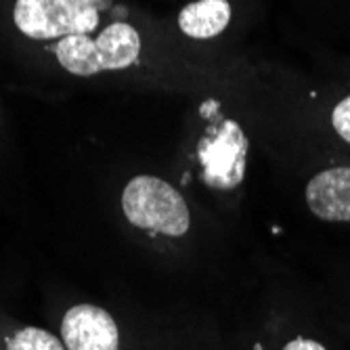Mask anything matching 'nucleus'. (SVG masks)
Returning a JSON list of instances; mask_svg holds the SVG:
<instances>
[{
  "label": "nucleus",
  "instance_id": "423d86ee",
  "mask_svg": "<svg viewBox=\"0 0 350 350\" xmlns=\"http://www.w3.org/2000/svg\"><path fill=\"white\" fill-rule=\"evenodd\" d=\"M308 210L321 220L350 222V168H329L306 185Z\"/></svg>",
  "mask_w": 350,
  "mask_h": 350
},
{
  "label": "nucleus",
  "instance_id": "f03ea898",
  "mask_svg": "<svg viewBox=\"0 0 350 350\" xmlns=\"http://www.w3.org/2000/svg\"><path fill=\"white\" fill-rule=\"evenodd\" d=\"M122 210L139 229L180 237L189 231V208L178 191L157 176H135L122 193Z\"/></svg>",
  "mask_w": 350,
  "mask_h": 350
},
{
  "label": "nucleus",
  "instance_id": "39448f33",
  "mask_svg": "<svg viewBox=\"0 0 350 350\" xmlns=\"http://www.w3.org/2000/svg\"><path fill=\"white\" fill-rule=\"evenodd\" d=\"M63 344L68 350H118L120 334L111 314L99 306H72L61 323Z\"/></svg>",
  "mask_w": 350,
  "mask_h": 350
},
{
  "label": "nucleus",
  "instance_id": "f257e3e1",
  "mask_svg": "<svg viewBox=\"0 0 350 350\" xmlns=\"http://www.w3.org/2000/svg\"><path fill=\"white\" fill-rule=\"evenodd\" d=\"M55 53L59 63L70 74L94 76L99 72L124 70L133 66L141 53V38L133 25L116 21L107 25L94 40L88 34L61 38V42L55 46Z\"/></svg>",
  "mask_w": 350,
  "mask_h": 350
},
{
  "label": "nucleus",
  "instance_id": "7ed1b4c3",
  "mask_svg": "<svg viewBox=\"0 0 350 350\" xmlns=\"http://www.w3.org/2000/svg\"><path fill=\"white\" fill-rule=\"evenodd\" d=\"M101 0H17L13 19L34 40L90 34L99 25Z\"/></svg>",
  "mask_w": 350,
  "mask_h": 350
},
{
  "label": "nucleus",
  "instance_id": "6e6552de",
  "mask_svg": "<svg viewBox=\"0 0 350 350\" xmlns=\"http://www.w3.org/2000/svg\"><path fill=\"white\" fill-rule=\"evenodd\" d=\"M7 350H66L51 332L38 329V327H23L17 332L9 344Z\"/></svg>",
  "mask_w": 350,
  "mask_h": 350
},
{
  "label": "nucleus",
  "instance_id": "9d476101",
  "mask_svg": "<svg viewBox=\"0 0 350 350\" xmlns=\"http://www.w3.org/2000/svg\"><path fill=\"white\" fill-rule=\"evenodd\" d=\"M283 350H325L319 342L314 340H304V338H296L292 340L288 346H285Z\"/></svg>",
  "mask_w": 350,
  "mask_h": 350
},
{
  "label": "nucleus",
  "instance_id": "1a4fd4ad",
  "mask_svg": "<svg viewBox=\"0 0 350 350\" xmlns=\"http://www.w3.org/2000/svg\"><path fill=\"white\" fill-rule=\"evenodd\" d=\"M332 124L336 133L346 141L350 143V97H346L344 101H340L332 113Z\"/></svg>",
  "mask_w": 350,
  "mask_h": 350
},
{
  "label": "nucleus",
  "instance_id": "0eeeda50",
  "mask_svg": "<svg viewBox=\"0 0 350 350\" xmlns=\"http://www.w3.org/2000/svg\"><path fill=\"white\" fill-rule=\"evenodd\" d=\"M231 21V5L227 0H198L187 5L178 15V27L189 38H214Z\"/></svg>",
  "mask_w": 350,
  "mask_h": 350
},
{
  "label": "nucleus",
  "instance_id": "20e7f679",
  "mask_svg": "<svg viewBox=\"0 0 350 350\" xmlns=\"http://www.w3.org/2000/svg\"><path fill=\"white\" fill-rule=\"evenodd\" d=\"M202 178L210 189L233 191L241 185L247 164V137L233 120L218 118L198 143Z\"/></svg>",
  "mask_w": 350,
  "mask_h": 350
}]
</instances>
